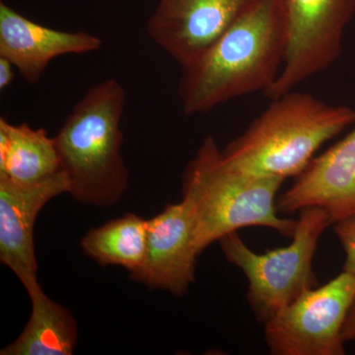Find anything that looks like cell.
Listing matches in <instances>:
<instances>
[{"instance_id": "cell-16", "label": "cell", "mask_w": 355, "mask_h": 355, "mask_svg": "<svg viewBox=\"0 0 355 355\" xmlns=\"http://www.w3.org/2000/svg\"><path fill=\"white\" fill-rule=\"evenodd\" d=\"M335 232L345 254L343 270L355 277V216L336 223Z\"/></svg>"}, {"instance_id": "cell-9", "label": "cell", "mask_w": 355, "mask_h": 355, "mask_svg": "<svg viewBox=\"0 0 355 355\" xmlns=\"http://www.w3.org/2000/svg\"><path fill=\"white\" fill-rule=\"evenodd\" d=\"M254 0H159L147 22L154 43L182 67L195 62Z\"/></svg>"}, {"instance_id": "cell-10", "label": "cell", "mask_w": 355, "mask_h": 355, "mask_svg": "<svg viewBox=\"0 0 355 355\" xmlns=\"http://www.w3.org/2000/svg\"><path fill=\"white\" fill-rule=\"evenodd\" d=\"M198 257L188 205L183 200L170 203L147 220L146 261L139 272L130 275V279L153 291L183 297L195 284Z\"/></svg>"}, {"instance_id": "cell-15", "label": "cell", "mask_w": 355, "mask_h": 355, "mask_svg": "<svg viewBox=\"0 0 355 355\" xmlns=\"http://www.w3.org/2000/svg\"><path fill=\"white\" fill-rule=\"evenodd\" d=\"M80 246L98 265L121 266L133 275L146 261L147 220L130 212L89 230Z\"/></svg>"}, {"instance_id": "cell-1", "label": "cell", "mask_w": 355, "mask_h": 355, "mask_svg": "<svg viewBox=\"0 0 355 355\" xmlns=\"http://www.w3.org/2000/svg\"><path fill=\"white\" fill-rule=\"evenodd\" d=\"M286 51L282 0H254L200 57L182 67L184 114H205L231 100L263 94L279 78Z\"/></svg>"}, {"instance_id": "cell-8", "label": "cell", "mask_w": 355, "mask_h": 355, "mask_svg": "<svg viewBox=\"0 0 355 355\" xmlns=\"http://www.w3.org/2000/svg\"><path fill=\"white\" fill-rule=\"evenodd\" d=\"M65 193H69V181L62 170L33 183L0 175V261L28 295L42 289L34 243L37 217L46 203Z\"/></svg>"}, {"instance_id": "cell-7", "label": "cell", "mask_w": 355, "mask_h": 355, "mask_svg": "<svg viewBox=\"0 0 355 355\" xmlns=\"http://www.w3.org/2000/svg\"><path fill=\"white\" fill-rule=\"evenodd\" d=\"M286 51L279 78L263 93L275 100L340 58L345 28L355 14V0H282Z\"/></svg>"}, {"instance_id": "cell-3", "label": "cell", "mask_w": 355, "mask_h": 355, "mask_svg": "<svg viewBox=\"0 0 355 355\" xmlns=\"http://www.w3.org/2000/svg\"><path fill=\"white\" fill-rule=\"evenodd\" d=\"M270 101L222 150L226 162L240 171L297 177L320 147L355 123V109L327 104L309 93L291 91Z\"/></svg>"}, {"instance_id": "cell-2", "label": "cell", "mask_w": 355, "mask_h": 355, "mask_svg": "<svg viewBox=\"0 0 355 355\" xmlns=\"http://www.w3.org/2000/svg\"><path fill=\"white\" fill-rule=\"evenodd\" d=\"M284 181L236 169L226 162L216 139L205 137L183 174V200L193 217L198 256L240 228L261 226L292 238L297 220L277 214V196Z\"/></svg>"}, {"instance_id": "cell-11", "label": "cell", "mask_w": 355, "mask_h": 355, "mask_svg": "<svg viewBox=\"0 0 355 355\" xmlns=\"http://www.w3.org/2000/svg\"><path fill=\"white\" fill-rule=\"evenodd\" d=\"M312 207L324 210L331 224L355 216V128L313 158L277 200L282 214Z\"/></svg>"}, {"instance_id": "cell-12", "label": "cell", "mask_w": 355, "mask_h": 355, "mask_svg": "<svg viewBox=\"0 0 355 355\" xmlns=\"http://www.w3.org/2000/svg\"><path fill=\"white\" fill-rule=\"evenodd\" d=\"M102 40L85 32H62L33 22L0 3V57L28 83H37L53 58L99 50Z\"/></svg>"}, {"instance_id": "cell-18", "label": "cell", "mask_w": 355, "mask_h": 355, "mask_svg": "<svg viewBox=\"0 0 355 355\" xmlns=\"http://www.w3.org/2000/svg\"><path fill=\"white\" fill-rule=\"evenodd\" d=\"M343 336L345 342L355 340V301L350 308L349 315L343 326Z\"/></svg>"}, {"instance_id": "cell-5", "label": "cell", "mask_w": 355, "mask_h": 355, "mask_svg": "<svg viewBox=\"0 0 355 355\" xmlns=\"http://www.w3.org/2000/svg\"><path fill=\"white\" fill-rule=\"evenodd\" d=\"M333 225L326 211L306 207L299 211L289 246L257 254L237 232L219 240L224 256L246 275L247 298L258 321L265 324L305 291L318 286L313 270L318 242Z\"/></svg>"}, {"instance_id": "cell-13", "label": "cell", "mask_w": 355, "mask_h": 355, "mask_svg": "<svg viewBox=\"0 0 355 355\" xmlns=\"http://www.w3.org/2000/svg\"><path fill=\"white\" fill-rule=\"evenodd\" d=\"M32 312L24 330L1 355H71L77 343L76 318L43 289L29 295Z\"/></svg>"}, {"instance_id": "cell-14", "label": "cell", "mask_w": 355, "mask_h": 355, "mask_svg": "<svg viewBox=\"0 0 355 355\" xmlns=\"http://www.w3.org/2000/svg\"><path fill=\"white\" fill-rule=\"evenodd\" d=\"M60 171L55 139L43 128L0 119V175L33 183Z\"/></svg>"}, {"instance_id": "cell-17", "label": "cell", "mask_w": 355, "mask_h": 355, "mask_svg": "<svg viewBox=\"0 0 355 355\" xmlns=\"http://www.w3.org/2000/svg\"><path fill=\"white\" fill-rule=\"evenodd\" d=\"M14 65L6 58L0 57V89L4 90L14 80Z\"/></svg>"}, {"instance_id": "cell-4", "label": "cell", "mask_w": 355, "mask_h": 355, "mask_svg": "<svg viewBox=\"0 0 355 355\" xmlns=\"http://www.w3.org/2000/svg\"><path fill=\"white\" fill-rule=\"evenodd\" d=\"M125 92L108 79L89 89L53 137L60 170L76 202L108 207L121 202L130 173L121 155Z\"/></svg>"}, {"instance_id": "cell-6", "label": "cell", "mask_w": 355, "mask_h": 355, "mask_svg": "<svg viewBox=\"0 0 355 355\" xmlns=\"http://www.w3.org/2000/svg\"><path fill=\"white\" fill-rule=\"evenodd\" d=\"M355 301V277L343 272L305 291L263 324L273 355L345 354L343 326Z\"/></svg>"}]
</instances>
